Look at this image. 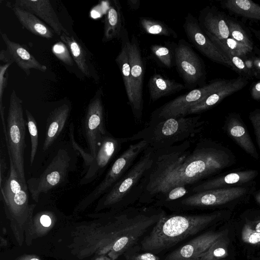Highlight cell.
<instances>
[{"mask_svg": "<svg viewBox=\"0 0 260 260\" xmlns=\"http://www.w3.org/2000/svg\"><path fill=\"white\" fill-rule=\"evenodd\" d=\"M183 28L189 42L203 55L214 62L231 69L228 57L204 32L198 19L190 13L185 18Z\"/></svg>", "mask_w": 260, "mask_h": 260, "instance_id": "15", "label": "cell"}, {"mask_svg": "<svg viewBox=\"0 0 260 260\" xmlns=\"http://www.w3.org/2000/svg\"><path fill=\"white\" fill-rule=\"evenodd\" d=\"M11 63H5L0 66V113L4 135L7 134V125L4 118V106L3 104V96L8 83L9 75L7 71Z\"/></svg>", "mask_w": 260, "mask_h": 260, "instance_id": "36", "label": "cell"}, {"mask_svg": "<svg viewBox=\"0 0 260 260\" xmlns=\"http://www.w3.org/2000/svg\"><path fill=\"white\" fill-rule=\"evenodd\" d=\"M26 121L23 115L22 101L13 90L7 118V136L5 137L7 149L22 183L27 184L24 169Z\"/></svg>", "mask_w": 260, "mask_h": 260, "instance_id": "6", "label": "cell"}, {"mask_svg": "<svg viewBox=\"0 0 260 260\" xmlns=\"http://www.w3.org/2000/svg\"><path fill=\"white\" fill-rule=\"evenodd\" d=\"M250 95L254 100L260 101V80L252 85L250 89Z\"/></svg>", "mask_w": 260, "mask_h": 260, "instance_id": "41", "label": "cell"}, {"mask_svg": "<svg viewBox=\"0 0 260 260\" xmlns=\"http://www.w3.org/2000/svg\"><path fill=\"white\" fill-rule=\"evenodd\" d=\"M255 201L260 205V189L254 191L252 194Z\"/></svg>", "mask_w": 260, "mask_h": 260, "instance_id": "46", "label": "cell"}, {"mask_svg": "<svg viewBox=\"0 0 260 260\" xmlns=\"http://www.w3.org/2000/svg\"><path fill=\"white\" fill-rule=\"evenodd\" d=\"M199 26L207 36L223 39L230 37L227 16L214 6H207L198 17Z\"/></svg>", "mask_w": 260, "mask_h": 260, "instance_id": "19", "label": "cell"}, {"mask_svg": "<svg viewBox=\"0 0 260 260\" xmlns=\"http://www.w3.org/2000/svg\"><path fill=\"white\" fill-rule=\"evenodd\" d=\"M1 35L6 44L10 63L15 62L27 76L30 75L31 69L46 71L47 67L39 62L24 46L11 41L2 31Z\"/></svg>", "mask_w": 260, "mask_h": 260, "instance_id": "22", "label": "cell"}, {"mask_svg": "<svg viewBox=\"0 0 260 260\" xmlns=\"http://www.w3.org/2000/svg\"><path fill=\"white\" fill-rule=\"evenodd\" d=\"M258 174L257 170L252 169L222 174L194 185L191 187L190 194L214 189L251 185L254 184V179Z\"/></svg>", "mask_w": 260, "mask_h": 260, "instance_id": "17", "label": "cell"}, {"mask_svg": "<svg viewBox=\"0 0 260 260\" xmlns=\"http://www.w3.org/2000/svg\"><path fill=\"white\" fill-rule=\"evenodd\" d=\"M254 184L214 189L192 193L174 203L171 206L186 209L218 208L233 211L247 200L255 191Z\"/></svg>", "mask_w": 260, "mask_h": 260, "instance_id": "5", "label": "cell"}, {"mask_svg": "<svg viewBox=\"0 0 260 260\" xmlns=\"http://www.w3.org/2000/svg\"><path fill=\"white\" fill-rule=\"evenodd\" d=\"M155 155V151L148 146L127 173L102 196L101 205L121 210L138 203L146 186Z\"/></svg>", "mask_w": 260, "mask_h": 260, "instance_id": "4", "label": "cell"}, {"mask_svg": "<svg viewBox=\"0 0 260 260\" xmlns=\"http://www.w3.org/2000/svg\"><path fill=\"white\" fill-rule=\"evenodd\" d=\"M60 38L68 47L74 62L87 78L98 81L99 77L92 62L91 54L84 44L77 37L62 33Z\"/></svg>", "mask_w": 260, "mask_h": 260, "instance_id": "21", "label": "cell"}, {"mask_svg": "<svg viewBox=\"0 0 260 260\" xmlns=\"http://www.w3.org/2000/svg\"><path fill=\"white\" fill-rule=\"evenodd\" d=\"M228 80L216 79L203 86L191 90L164 104L152 112L148 122L170 118L186 117L189 110L211 93L225 84Z\"/></svg>", "mask_w": 260, "mask_h": 260, "instance_id": "8", "label": "cell"}, {"mask_svg": "<svg viewBox=\"0 0 260 260\" xmlns=\"http://www.w3.org/2000/svg\"><path fill=\"white\" fill-rule=\"evenodd\" d=\"M248 83V80L240 76L228 80L225 84L193 106L189 110L187 115L199 114L213 107L225 98L242 89Z\"/></svg>", "mask_w": 260, "mask_h": 260, "instance_id": "23", "label": "cell"}, {"mask_svg": "<svg viewBox=\"0 0 260 260\" xmlns=\"http://www.w3.org/2000/svg\"><path fill=\"white\" fill-rule=\"evenodd\" d=\"M235 242L247 258L260 255V209L244 211L233 221Z\"/></svg>", "mask_w": 260, "mask_h": 260, "instance_id": "11", "label": "cell"}, {"mask_svg": "<svg viewBox=\"0 0 260 260\" xmlns=\"http://www.w3.org/2000/svg\"><path fill=\"white\" fill-rule=\"evenodd\" d=\"M25 114L27 119V125L28 128L31 141L30 162V165H32L37 153L38 147V130L37 122L31 113L28 110L26 109Z\"/></svg>", "mask_w": 260, "mask_h": 260, "instance_id": "34", "label": "cell"}, {"mask_svg": "<svg viewBox=\"0 0 260 260\" xmlns=\"http://www.w3.org/2000/svg\"><path fill=\"white\" fill-rule=\"evenodd\" d=\"M222 129L246 153L257 160L259 156L241 115L231 113L225 117Z\"/></svg>", "mask_w": 260, "mask_h": 260, "instance_id": "18", "label": "cell"}, {"mask_svg": "<svg viewBox=\"0 0 260 260\" xmlns=\"http://www.w3.org/2000/svg\"><path fill=\"white\" fill-rule=\"evenodd\" d=\"M230 60L231 69L239 75V76L247 79H251L254 78L253 75L246 67L243 57L225 53Z\"/></svg>", "mask_w": 260, "mask_h": 260, "instance_id": "37", "label": "cell"}, {"mask_svg": "<svg viewBox=\"0 0 260 260\" xmlns=\"http://www.w3.org/2000/svg\"><path fill=\"white\" fill-rule=\"evenodd\" d=\"M254 69V78H260V49L254 45L250 53Z\"/></svg>", "mask_w": 260, "mask_h": 260, "instance_id": "40", "label": "cell"}, {"mask_svg": "<svg viewBox=\"0 0 260 260\" xmlns=\"http://www.w3.org/2000/svg\"><path fill=\"white\" fill-rule=\"evenodd\" d=\"M148 87L150 101L154 102L158 99L175 94L186 88L185 85L174 80L167 78L159 74H154L150 78Z\"/></svg>", "mask_w": 260, "mask_h": 260, "instance_id": "28", "label": "cell"}, {"mask_svg": "<svg viewBox=\"0 0 260 260\" xmlns=\"http://www.w3.org/2000/svg\"><path fill=\"white\" fill-rule=\"evenodd\" d=\"M7 4L21 24L27 30L36 36L47 39L54 37V31L35 15L21 8L14 3L8 2Z\"/></svg>", "mask_w": 260, "mask_h": 260, "instance_id": "27", "label": "cell"}, {"mask_svg": "<svg viewBox=\"0 0 260 260\" xmlns=\"http://www.w3.org/2000/svg\"><path fill=\"white\" fill-rule=\"evenodd\" d=\"M71 106L64 104L52 110L47 118L43 149L47 150L63 129L71 112Z\"/></svg>", "mask_w": 260, "mask_h": 260, "instance_id": "26", "label": "cell"}, {"mask_svg": "<svg viewBox=\"0 0 260 260\" xmlns=\"http://www.w3.org/2000/svg\"><path fill=\"white\" fill-rule=\"evenodd\" d=\"M230 36L239 43L252 50L254 44L242 24L235 19L227 16Z\"/></svg>", "mask_w": 260, "mask_h": 260, "instance_id": "33", "label": "cell"}, {"mask_svg": "<svg viewBox=\"0 0 260 260\" xmlns=\"http://www.w3.org/2000/svg\"><path fill=\"white\" fill-rule=\"evenodd\" d=\"M103 96V90L100 87L89 101L84 119V132L92 158L95 156L101 140L108 132L105 124Z\"/></svg>", "mask_w": 260, "mask_h": 260, "instance_id": "12", "label": "cell"}, {"mask_svg": "<svg viewBox=\"0 0 260 260\" xmlns=\"http://www.w3.org/2000/svg\"><path fill=\"white\" fill-rule=\"evenodd\" d=\"M150 50L154 56L164 66L171 68L175 64V54L170 49L162 45L154 44L150 47Z\"/></svg>", "mask_w": 260, "mask_h": 260, "instance_id": "35", "label": "cell"}, {"mask_svg": "<svg viewBox=\"0 0 260 260\" xmlns=\"http://www.w3.org/2000/svg\"><path fill=\"white\" fill-rule=\"evenodd\" d=\"M212 42L225 53L243 57L249 54L252 51L245 46L239 43L231 37L223 39L208 36Z\"/></svg>", "mask_w": 260, "mask_h": 260, "instance_id": "32", "label": "cell"}, {"mask_svg": "<svg viewBox=\"0 0 260 260\" xmlns=\"http://www.w3.org/2000/svg\"><path fill=\"white\" fill-rule=\"evenodd\" d=\"M75 156L69 149L60 148L39 177L28 180V188L34 200L38 201L41 194L47 193L57 186L70 172L74 171L76 162Z\"/></svg>", "mask_w": 260, "mask_h": 260, "instance_id": "7", "label": "cell"}, {"mask_svg": "<svg viewBox=\"0 0 260 260\" xmlns=\"http://www.w3.org/2000/svg\"><path fill=\"white\" fill-rule=\"evenodd\" d=\"M247 259L248 260H260V255L252 256Z\"/></svg>", "mask_w": 260, "mask_h": 260, "instance_id": "48", "label": "cell"}, {"mask_svg": "<svg viewBox=\"0 0 260 260\" xmlns=\"http://www.w3.org/2000/svg\"><path fill=\"white\" fill-rule=\"evenodd\" d=\"M120 41L121 50L115 59V61L121 71L128 102L133 111L135 107V95L128 53L130 40L125 26L123 29Z\"/></svg>", "mask_w": 260, "mask_h": 260, "instance_id": "24", "label": "cell"}, {"mask_svg": "<svg viewBox=\"0 0 260 260\" xmlns=\"http://www.w3.org/2000/svg\"><path fill=\"white\" fill-rule=\"evenodd\" d=\"M30 260H39V259H37V258H32V259H31Z\"/></svg>", "mask_w": 260, "mask_h": 260, "instance_id": "49", "label": "cell"}, {"mask_svg": "<svg viewBox=\"0 0 260 260\" xmlns=\"http://www.w3.org/2000/svg\"><path fill=\"white\" fill-rule=\"evenodd\" d=\"M54 55L65 64L73 66L74 60L67 46L62 41L54 44L52 47Z\"/></svg>", "mask_w": 260, "mask_h": 260, "instance_id": "38", "label": "cell"}, {"mask_svg": "<svg viewBox=\"0 0 260 260\" xmlns=\"http://www.w3.org/2000/svg\"><path fill=\"white\" fill-rule=\"evenodd\" d=\"M148 146L142 140L130 144L115 159L103 180L82 202L89 204L105 194L127 173Z\"/></svg>", "mask_w": 260, "mask_h": 260, "instance_id": "9", "label": "cell"}, {"mask_svg": "<svg viewBox=\"0 0 260 260\" xmlns=\"http://www.w3.org/2000/svg\"><path fill=\"white\" fill-rule=\"evenodd\" d=\"M40 222L43 226L46 227L50 226L51 223L50 218L46 215H42L40 218Z\"/></svg>", "mask_w": 260, "mask_h": 260, "instance_id": "45", "label": "cell"}, {"mask_svg": "<svg viewBox=\"0 0 260 260\" xmlns=\"http://www.w3.org/2000/svg\"><path fill=\"white\" fill-rule=\"evenodd\" d=\"M174 54L175 65L186 88L194 89L197 86L206 85L205 63L186 41L183 39L178 41Z\"/></svg>", "mask_w": 260, "mask_h": 260, "instance_id": "10", "label": "cell"}, {"mask_svg": "<svg viewBox=\"0 0 260 260\" xmlns=\"http://www.w3.org/2000/svg\"><path fill=\"white\" fill-rule=\"evenodd\" d=\"M232 214V211L228 209L196 214H166L143 238L141 247L144 251L158 253L210 226L224 223L231 220Z\"/></svg>", "mask_w": 260, "mask_h": 260, "instance_id": "2", "label": "cell"}, {"mask_svg": "<svg viewBox=\"0 0 260 260\" xmlns=\"http://www.w3.org/2000/svg\"><path fill=\"white\" fill-rule=\"evenodd\" d=\"M225 260H227V259H225Z\"/></svg>", "mask_w": 260, "mask_h": 260, "instance_id": "50", "label": "cell"}, {"mask_svg": "<svg viewBox=\"0 0 260 260\" xmlns=\"http://www.w3.org/2000/svg\"><path fill=\"white\" fill-rule=\"evenodd\" d=\"M14 4L40 18L59 36L62 33L69 34L60 22L50 1L16 0Z\"/></svg>", "mask_w": 260, "mask_h": 260, "instance_id": "20", "label": "cell"}, {"mask_svg": "<svg viewBox=\"0 0 260 260\" xmlns=\"http://www.w3.org/2000/svg\"><path fill=\"white\" fill-rule=\"evenodd\" d=\"M249 119L253 127L255 139L260 151V108L251 111L249 114Z\"/></svg>", "mask_w": 260, "mask_h": 260, "instance_id": "39", "label": "cell"}, {"mask_svg": "<svg viewBox=\"0 0 260 260\" xmlns=\"http://www.w3.org/2000/svg\"><path fill=\"white\" fill-rule=\"evenodd\" d=\"M0 161H1V162H0V166H1V167H0V170H1L0 184H1L3 182L4 179H5L4 178V172L6 170V164L5 163V161L4 159H3L2 156L1 158Z\"/></svg>", "mask_w": 260, "mask_h": 260, "instance_id": "43", "label": "cell"}, {"mask_svg": "<svg viewBox=\"0 0 260 260\" xmlns=\"http://www.w3.org/2000/svg\"><path fill=\"white\" fill-rule=\"evenodd\" d=\"M139 23L142 30L148 34L176 39L178 35L171 27L164 22L148 17H141Z\"/></svg>", "mask_w": 260, "mask_h": 260, "instance_id": "31", "label": "cell"}, {"mask_svg": "<svg viewBox=\"0 0 260 260\" xmlns=\"http://www.w3.org/2000/svg\"><path fill=\"white\" fill-rule=\"evenodd\" d=\"M125 26L121 4L117 0H112L105 16L102 41L106 43L113 39L120 40Z\"/></svg>", "mask_w": 260, "mask_h": 260, "instance_id": "25", "label": "cell"}, {"mask_svg": "<svg viewBox=\"0 0 260 260\" xmlns=\"http://www.w3.org/2000/svg\"><path fill=\"white\" fill-rule=\"evenodd\" d=\"M127 3L130 8L134 10L138 9L140 6V0H128Z\"/></svg>", "mask_w": 260, "mask_h": 260, "instance_id": "44", "label": "cell"}, {"mask_svg": "<svg viewBox=\"0 0 260 260\" xmlns=\"http://www.w3.org/2000/svg\"><path fill=\"white\" fill-rule=\"evenodd\" d=\"M128 53L135 95V107L132 113L138 123L141 122L143 116L142 91L145 69L140 45L134 35L128 43Z\"/></svg>", "mask_w": 260, "mask_h": 260, "instance_id": "16", "label": "cell"}, {"mask_svg": "<svg viewBox=\"0 0 260 260\" xmlns=\"http://www.w3.org/2000/svg\"><path fill=\"white\" fill-rule=\"evenodd\" d=\"M206 124L200 115L170 118L148 122L145 127L129 138L131 142L144 140L157 151L193 139L201 133Z\"/></svg>", "mask_w": 260, "mask_h": 260, "instance_id": "3", "label": "cell"}, {"mask_svg": "<svg viewBox=\"0 0 260 260\" xmlns=\"http://www.w3.org/2000/svg\"><path fill=\"white\" fill-rule=\"evenodd\" d=\"M129 142V137L116 138L108 132L101 140L95 156L82 171L79 184L86 185L99 178L120 151L122 145Z\"/></svg>", "mask_w": 260, "mask_h": 260, "instance_id": "13", "label": "cell"}, {"mask_svg": "<svg viewBox=\"0 0 260 260\" xmlns=\"http://www.w3.org/2000/svg\"><path fill=\"white\" fill-rule=\"evenodd\" d=\"M233 229V221L230 220L217 230L207 231L196 237L168 254L165 260H199L215 241Z\"/></svg>", "mask_w": 260, "mask_h": 260, "instance_id": "14", "label": "cell"}, {"mask_svg": "<svg viewBox=\"0 0 260 260\" xmlns=\"http://www.w3.org/2000/svg\"><path fill=\"white\" fill-rule=\"evenodd\" d=\"M221 7L232 13L260 22V5L250 0H226L220 2Z\"/></svg>", "mask_w": 260, "mask_h": 260, "instance_id": "30", "label": "cell"}, {"mask_svg": "<svg viewBox=\"0 0 260 260\" xmlns=\"http://www.w3.org/2000/svg\"><path fill=\"white\" fill-rule=\"evenodd\" d=\"M229 148L209 139H190L155 151L154 162L138 205H155L170 190L191 188L234 165Z\"/></svg>", "mask_w": 260, "mask_h": 260, "instance_id": "1", "label": "cell"}, {"mask_svg": "<svg viewBox=\"0 0 260 260\" xmlns=\"http://www.w3.org/2000/svg\"><path fill=\"white\" fill-rule=\"evenodd\" d=\"M235 234L234 230L215 241L203 253L199 260H232L234 256Z\"/></svg>", "mask_w": 260, "mask_h": 260, "instance_id": "29", "label": "cell"}, {"mask_svg": "<svg viewBox=\"0 0 260 260\" xmlns=\"http://www.w3.org/2000/svg\"><path fill=\"white\" fill-rule=\"evenodd\" d=\"M132 260H159V257L151 252H145L135 255Z\"/></svg>", "mask_w": 260, "mask_h": 260, "instance_id": "42", "label": "cell"}, {"mask_svg": "<svg viewBox=\"0 0 260 260\" xmlns=\"http://www.w3.org/2000/svg\"><path fill=\"white\" fill-rule=\"evenodd\" d=\"M249 29L256 38L260 41V29H256L250 27H249Z\"/></svg>", "mask_w": 260, "mask_h": 260, "instance_id": "47", "label": "cell"}]
</instances>
